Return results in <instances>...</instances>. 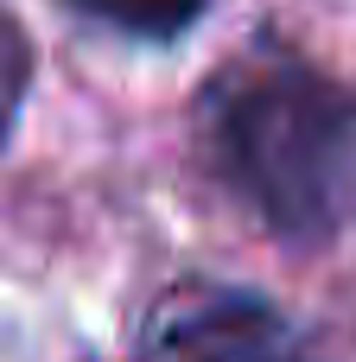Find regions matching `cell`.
Returning <instances> with one entry per match:
<instances>
[{
    "label": "cell",
    "mask_w": 356,
    "mask_h": 362,
    "mask_svg": "<svg viewBox=\"0 0 356 362\" xmlns=\"http://www.w3.org/2000/svg\"><path fill=\"white\" fill-rule=\"evenodd\" d=\"M197 153L280 242L318 248L356 210V95L287 51H242L197 89Z\"/></svg>",
    "instance_id": "cell-1"
},
{
    "label": "cell",
    "mask_w": 356,
    "mask_h": 362,
    "mask_svg": "<svg viewBox=\"0 0 356 362\" xmlns=\"http://www.w3.org/2000/svg\"><path fill=\"white\" fill-rule=\"evenodd\" d=\"M64 6H76L83 19L115 25V32H127V38H178L204 13V0H64Z\"/></svg>",
    "instance_id": "cell-3"
},
{
    "label": "cell",
    "mask_w": 356,
    "mask_h": 362,
    "mask_svg": "<svg viewBox=\"0 0 356 362\" xmlns=\"http://www.w3.org/2000/svg\"><path fill=\"white\" fill-rule=\"evenodd\" d=\"M134 362H318V350L261 293L178 280L147 305L134 331Z\"/></svg>",
    "instance_id": "cell-2"
},
{
    "label": "cell",
    "mask_w": 356,
    "mask_h": 362,
    "mask_svg": "<svg viewBox=\"0 0 356 362\" xmlns=\"http://www.w3.org/2000/svg\"><path fill=\"white\" fill-rule=\"evenodd\" d=\"M25 89H32V45H25L19 19L0 6V146L19 121V108H25Z\"/></svg>",
    "instance_id": "cell-4"
}]
</instances>
